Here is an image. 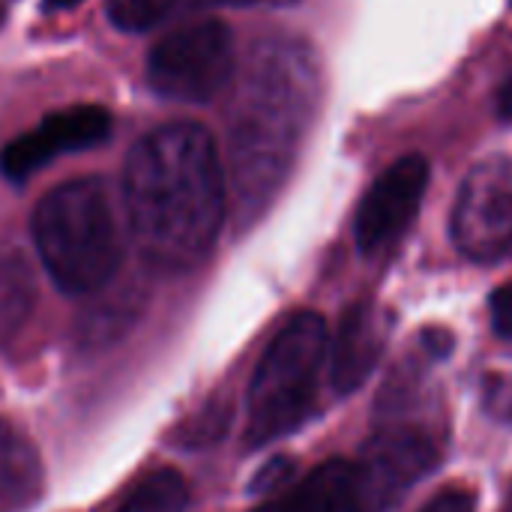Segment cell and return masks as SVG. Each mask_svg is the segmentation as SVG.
Listing matches in <instances>:
<instances>
[{
  "instance_id": "cell-1",
  "label": "cell",
  "mask_w": 512,
  "mask_h": 512,
  "mask_svg": "<svg viewBox=\"0 0 512 512\" xmlns=\"http://www.w3.org/2000/svg\"><path fill=\"white\" fill-rule=\"evenodd\" d=\"M123 204L129 231L153 267H198L225 219V174L210 129L171 123L144 135L126 156Z\"/></svg>"
},
{
  "instance_id": "cell-2",
  "label": "cell",
  "mask_w": 512,
  "mask_h": 512,
  "mask_svg": "<svg viewBox=\"0 0 512 512\" xmlns=\"http://www.w3.org/2000/svg\"><path fill=\"white\" fill-rule=\"evenodd\" d=\"M318 102V66L297 39L255 48L228 126V174L243 219L261 213L285 183Z\"/></svg>"
},
{
  "instance_id": "cell-3",
  "label": "cell",
  "mask_w": 512,
  "mask_h": 512,
  "mask_svg": "<svg viewBox=\"0 0 512 512\" xmlns=\"http://www.w3.org/2000/svg\"><path fill=\"white\" fill-rule=\"evenodd\" d=\"M435 465L432 441L408 426L372 438L357 459H330L252 512H387Z\"/></svg>"
},
{
  "instance_id": "cell-4",
  "label": "cell",
  "mask_w": 512,
  "mask_h": 512,
  "mask_svg": "<svg viewBox=\"0 0 512 512\" xmlns=\"http://www.w3.org/2000/svg\"><path fill=\"white\" fill-rule=\"evenodd\" d=\"M33 240L48 276L66 294L105 288L123 261L117 213L96 177L51 189L33 210Z\"/></svg>"
},
{
  "instance_id": "cell-5",
  "label": "cell",
  "mask_w": 512,
  "mask_h": 512,
  "mask_svg": "<svg viewBox=\"0 0 512 512\" xmlns=\"http://www.w3.org/2000/svg\"><path fill=\"white\" fill-rule=\"evenodd\" d=\"M327 357V324L315 312L294 315L273 336L249 384L246 444L252 450L294 432L309 417Z\"/></svg>"
},
{
  "instance_id": "cell-6",
  "label": "cell",
  "mask_w": 512,
  "mask_h": 512,
  "mask_svg": "<svg viewBox=\"0 0 512 512\" xmlns=\"http://www.w3.org/2000/svg\"><path fill=\"white\" fill-rule=\"evenodd\" d=\"M237 66L234 33L222 21H195L159 39L147 57V84L174 102H207Z\"/></svg>"
},
{
  "instance_id": "cell-7",
  "label": "cell",
  "mask_w": 512,
  "mask_h": 512,
  "mask_svg": "<svg viewBox=\"0 0 512 512\" xmlns=\"http://www.w3.org/2000/svg\"><path fill=\"white\" fill-rule=\"evenodd\" d=\"M453 243L483 264L512 255V168L504 159L480 162L465 177L453 207Z\"/></svg>"
},
{
  "instance_id": "cell-8",
  "label": "cell",
  "mask_w": 512,
  "mask_h": 512,
  "mask_svg": "<svg viewBox=\"0 0 512 512\" xmlns=\"http://www.w3.org/2000/svg\"><path fill=\"white\" fill-rule=\"evenodd\" d=\"M111 135V114L102 105H69L48 114L30 132L12 138L0 153V171L12 183L30 180L63 153L102 144Z\"/></svg>"
},
{
  "instance_id": "cell-9",
  "label": "cell",
  "mask_w": 512,
  "mask_h": 512,
  "mask_svg": "<svg viewBox=\"0 0 512 512\" xmlns=\"http://www.w3.org/2000/svg\"><path fill=\"white\" fill-rule=\"evenodd\" d=\"M429 186V162L420 153L396 159L363 195L354 219L357 246L372 255L393 243L417 216Z\"/></svg>"
},
{
  "instance_id": "cell-10",
  "label": "cell",
  "mask_w": 512,
  "mask_h": 512,
  "mask_svg": "<svg viewBox=\"0 0 512 512\" xmlns=\"http://www.w3.org/2000/svg\"><path fill=\"white\" fill-rule=\"evenodd\" d=\"M384 339H387V324L381 321L375 306L357 303L345 312L330 351L333 387L339 393H351L366 381V375L375 369L384 351Z\"/></svg>"
},
{
  "instance_id": "cell-11",
  "label": "cell",
  "mask_w": 512,
  "mask_h": 512,
  "mask_svg": "<svg viewBox=\"0 0 512 512\" xmlns=\"http://www.w3.org/2000/svg\"><path fill=\"white\" fill-rule=\"evenodd\" d=\"M45 492V471L33 441L0 417V512H27Z\"/></svg>"
},
{
  "instance_id": "cell-12",
  "label": "cell",
  "mask_w": 512,
  "mask_h": 512,
  "mask_svg": "<svg viewBox=\"0 0 512 512\" xmlns=\"http://www.w3.org/2000/svg\"><path fill=\"white\" fill-rule=\"evenodd\" d=\"M255 0H108V18L114 27L129 33L153 30L165 21L195 15L219 6H249Z\"/></svg>"
},
{
  "instance_id": "cell-13",
  "label": "cell",
  "mask_w": 512,
  "mask_h": 512,
  "mask_svg": "<svg viewBox=\"0 0 512 512\" xmlns=\"http://www.w3.org/2000/svg\"><path fill=\"white\" fill-rule=\"evenodd\" d=\"M189 504V486L186 480L171 471H153L147 474L117 507V512H180Z\"/></svg>"
},
{
  "instance_id": "cell-14",
  "label": "cell",
  "mask_w": 512,
  "mask_h": 512,
  "mask_svg": "<svg viewBox=\"0 0 512 512\" xmlns=\"http://www.w3.org/2000/svg\"><path fill=\"white\" fill-rule=\"evenodd\" d=\"M225 423H228L225 411L216 408V405H210V408L198 411V414L177 432V444H183V447H204V444H213V441L222 435Z\"/></svg>"
},
{
  "instance_id": "cell-15",
  "label": "cell",
  "mask_w": 512,
  "mask_h": 512,
  "mask_svg": "<svg viewBox=\"0 0 512 512\" xmlns=\"http://www.w3.org/2000/svg\"><path fill=\"white\" fill-rule=\"evenodd\" d=\"M489 309H492V327L498 336H512V282L501 285L492 300H489Z\"/></svg>"
},
{
  "instance_id": "cell-16",
  "label": "cell",
  "mask_w": 512,
  "mask_h": 512,
  "mask_svg": "<svg viewBox=\"0 0 512 512\" xmlns=\"http://www.w3.org/2000/svg\"><path fill=\"white\" fill-rule=\"evenodd\" d=\"M477 510V498L468 489H450L435 495L420 512H474Z\"/></svg>"
},
{
  "instance_id": "cell-17",
  "label": "cell",
  "mask_w": 512,
  "mask_h": 512,
  "mask_svg": "<svg viewBox=\"0 0 512 512\" xmlns=\"http://www.w3.org/2000/svg\"><path fill=\"white\" fill-rule=\"evenodd\" d=\"M501 117H507V120H512V78H510V84L501 90Z\"/></svg>"
},
{
  "instance_id": "cell-18",
  "label": "cell",
  "mask_w": 512,
  "mask_h": 512,
  "mask_svg": "<svg viewBox=\"0 0 512 512\" xmlns=\"http://www.w3.org/2000/svg\"><path fill=\"white\" fill-rule=\"evenodd\" d=\"M78 0H45V9H51V12H57V9H72Z\"/></svg>"
},
{
  "instance_id": "cell-19",
  "label": "cell",
  "mask_w": 512,
  "mask_h": 512,
  "mask_svg": "<svg viewBox=\"0 0 512 512\" xmlns=\"http://www.w3.org/2000/svg\"><path fill=\"white\" fill-rule=\"evenodd\" d=\"M3 15H6V0H0V21H3Z\"/></svg>"
},
{
  "instance_id": "cell-20",
  "label": "cell",
  "mask_w": 512,
  "mask_h": 512,
  "mask_svg": "<svg viewBox=\"0 0 512 512\" xmlns=\"http://www.w3.org/2000/svg\"><path fill=\"white\" fill-rule=\"evenodd\" d=\"M507 512H512V507H510V510H507Z\"/></svg>"
}]
</instances>
